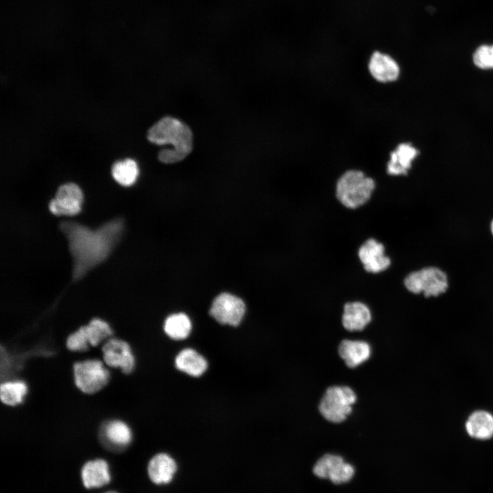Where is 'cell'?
I'll return each mask as SVG.
<instances>
[{
    "mask_svg": "<svg viewBox=\"0 0 493 493\" xmlns=\"http://www.w3.org/2000/svg\"><path fill=\"white\" fill-rule=\"evenodd\" d=\"M73 257V277L78 280L106 259L120 241L124 230L121 218H115L92 230L72 221L60 223Z\"/></svg>",
    "mask_w": 493,
    "mask_h": 493,
    "instance_id": "cell-1",
    "label": "cell"
},
{
    "mask_svg": "<svg viewBox=\"0 0 493 493\" xmlns=\"http://www.w3.org/2000/svg\"><path fill=\"white\" fill-rule=\"evenodd\" d=\"M148 140L154 144H170L173 149L161 150L158 153L160 162L170 164L187 157L192 149V134L181 121L166 116L155 123L147 132Z\"/></svg>",
    "mask_w": 493,
    "mask_h": 493,
    "instance_id": "cell-2",
    "label": "cell"
},
{
    "mask_svg": "<svg viewBox=\"0 0 493 493\" xmlns=\"http://www.w3.org/2000/svg\"><path fill=\"white\" fill-rule=\"evenodd\" d=\"M357 402L356 391L350 385L333 384L325 390L317 409L325 422L339 425L344 422L351 416Z\"/></svg>",
    "mask_w": 493,
    "mask_h": 493,
    "instance_id": "cell-3",
    "label": "cell"
},
{
    "mask_svg": "<svg viewBox=\"0 0 493 493\" xmlns=\"http://www.w3.org/2000/svg\"><path fill=\"white\" fill-rule=\"evenodd\" d=\"M375 188V181L361 170H349L336 183V195L344 207L355 209L365 204Z\"/></svg>",
    "mask_w": 493,
    "mask_h": 493,
    "instance_id": "cell-4",
    "label": "cell"
},
{
    "mask_svg": "<svg viewBox=\"0 0 493 493\" xmlns=\"http://www.w3.org/2000/svg\"><path fill=\"white\" fill-rule=\"evenodd\" d=\"M404 285L410 292L422 293L425 297L429 298L444 293L448 287V280L442 270L429 266L409 273L404 280Z\"/></svg>",
    "mask_w": 493,
    "mask_h": 493,
    "instance_id": "cell-5",
    "label": "cell"
},
{
    "mask_svg": "<svg viewBox=\"0 0 493 493\" xmlns=\"http://www.w3.org/2000/svg\"><path fill=\"white\" fill-rule=\"evenodd\" d=\"M75 384L85 393H94L101 389L108 381L109 372L97 359L86 360L75 364Z\"/></svg>",
    "mask_w": 493,
    "mask_h": 493,
    "instance_id": "cell-6",
    "label": "cell"
},
{
    "mask_svg": "<svg viewBox=\"0 0 493 493\" xmlns=\"http://www.w3.org/2000/svg\"><path fill=\"white\" fill-rule=\"evenodd\" d=\"M245 311L246 306L241 299L229 293H222L214 300L210 314L219 323L235 327L240 323Z\"/></svg>",
    "mask_w": 493,
    "mask_h": 493,
    "instance_id": "cell-7",
    "label": "cell"
},
{
    "mask_svg": "<svg viewBox=\"0 0 493 493\" xmlns=\"http://www.w3.org/2000/svg\"><path fill=\"white\" fill-rule=\"evenodd\" d=\"M82 201L81 188L74 183H66L58 188L55 198L49 203V210L57 216H73L81 211Z\"/></svg>",
    "mask_w": 493,
    "mask_h": 493,
    "instance_id": "cell-8",
    "label": "cell"
},
{
    "mask_svg": "<svg viewBox=\"0 0 493 493\" xmlns=\"http://www.w3.org/2000/svg\"><path fill=\"white\" fill-rule=\"evenodd\" d=\"M369 342L363 340L342 339L337 347L338 355L346 367L354 370L366 363L372 355Z\"/></svg>",
    "mask_w": 493,
    "mask_h": 493,
    "instance_id": "cell-9",
    "label": "cell"
},
{
    "mask_svg": "<svg viewBox=\"0 0 493 493\" xmlns=\"http://www.w3.org/2000/svg\"><path fill=\"white\" fill-rule=\"evenodd\" d=\"M102 351L107 365L120 368L125 373H129L133 370L134 357L126 342L118 339H110L105 343Z\"/></svg>",
    "mask_w": 493,
    "mask_h": 493,
    "instance_id": "cell-10",
    "label": "cell"
},
{
    "mask_svg": "<svg viewBox=\"0 0 493 493\" xmlns=\"http://www.w3.org/2000/svg\"><path fill=\"white\" fill-rule=\"evenodd\" d=\"M358 257L366 271L378 273L390 265V258L385 255L384 246L373 238L367 240L359 249Z\"/></svg>",
    "mask_w": 493,
    "mask_h": 493,
    "instance_id": "cell-11",
    "label": "cell"
},
{
    "mask_svg": "<svg viewBox=\"0 0 493 493\" xmlns=\"http://www.w3.org/2000/svg\"><path fill=\"white\" fill-rule=\"evenodd\" d=\"M368 68L372 77L381 83L394 81L400 74L397 62L389 54L380 51H375L370 55Z\"/></svg>",
    "mask_w": 493,
    "mask_h": 493,
    "instance_id": "cell-12",
    "label": "cell"
},
{
    "mask_svg": "<svg viewBox=\"0 0 493 493\" xmlns=\"http://www.w3.org/2000/svg\"><path fill=\"white\" fill-rule=\"evenodd\" d=\"M372 318L371 311L365 303L348 302L343 307L341 324L349 333L361 332L371 323Z\"/></svg>",
    "mask_w": 493,
    "mask_h": 493,
    "instance_id": "cell-13",
    "label": "cell"
},
{
    "mask_svg": "<svg viewBox=\"0 0 493 493\" xmlns=\"http://www.w3.org/2000/svg\"><path fill=\"white\" fill-rule=\"evenodd\" d=\"M419 151L411 143H401L390 154L387 173L390 175H405Z\"/></svg>",
    "mask_w": 493,
    "mask_h": 493,
    "instance_id": "cell-14",
    "label": "cell"
},
{
    "mask_svg": "<svg viewBox=\"0 0 493 493\" xmlns=\"http://www.w3.org/2000/svg\"><path fill=\"white\" fill-rule=\"evenodd\" d=\"M148 475L155 484L169 483L177 470L175 460L168 454L158 453L153 456L148 464Z\"/></svg>",
    "mask_w": 493,
    "mask_h": 493,
    "instance_id": "cell-15",
    "label": "cell"
},
{
    "mask_svg": "<svg viewBox=\"0 0 493 493\" xmlns=\"http://www.w3.org/2000/svg\"><path fill=\"white\" fill-rule=\"evenodd\" d=\"M81 475L83 484L86 488L103 486L111 479L108 464L103 459L86 462L82 466Z\"/></svg>",
    "mask_w": 493,
    "mask_h": 493,
    "instance_id": "cell-16",
    "label": "cell"
},
{
    "mask_svg": "<svg viewBox=\"0 0 493 493\" xmlns=\"http://www.w3.org/2000/svg\"><path fill=\"white\" fill-rule=\"evenodd\" d=\"M175 366L177 369L190 376L199 377L207 368L206 359L192 349L181 351L175 358Z\"/></svg>",
    "mask_w": 493,
    "mask_h": 493,
    "instance_id": "cell-17",
    "label": "cell"
},
{
    "mask_svg": "<svg viewBox=\"0 0 493 493\" xmlns=\"http://www.w3.org/2000/svg\"><path fill=\"white\" fill-rule=\"evenodd\" d=\"M466 429L472 438L490 439L493 436V416L485 411L475 412L467 420Z\"/></svg>",
    "mask_w": 493,
    "mask_h": 493,
    "instance_id": "cell-18",
    "label": "cell"
},
{
    "mask_svg": "<svg viewBox=\"0 0 493 493\" xmlns=\"http://www.w3.org/2000/svg\"><path fill=\"white\" fill-rule=\"evenodd\" d=\"M103 438L108 447L115 450L121 449L130 443L131 432L125 423L114 420L108 422L104 427Z\"/></svg>",
    "mask_w": 493,
    "mask_h": 493,
    "instance_id": "cell-19",
    "label": "cell"
},
{
    "mask_svg": "<svg viewBox=\"0 0 493 493\" xmlns=\"http://www.w3.org/2000/svg\"><path fill=\"white\" fill-rule=\"evenodd\" d=\"M192 323L184 313L170 315L164 322V330L166 335L173 340H184L190 333Z\"/></svg>",
    "mask_w": 493,
    "mask_h": 493,
    "instance_id": "cell-20",
    "label": "cell"
},
{
    "mask_svg": "<svg viewBox=\"0 0 493 493\" xmlns=\"http://www.w3.org/2000/svg\"><path fill=\"white\" fill-rule=\"evenodd\" d=\"M139 168L135 160L126 158L116 162L112 167V175L120 185L130 186L137 180Z\"/></svg>",
    "mask_w": 493,
    "mask_h": 493,
    "instance_id": "cell-21",
    "label": "cell"
},
{
    "mask_svg": "<svg viewBox=\"0 0 493 493\" xmlns=\"http://www.w3.org/2000/svg\"><path fill=\"white\" fill-rule=\"evenodd\" d=\"M27 390L26 384L21 381L3 383L0 389L1 401L8 405L19 404L22 402Z\"/></svg>",
    "mask_w": 493,
    "mask_h": 493,
    "instance_id": "cell-22",
    "label": "cell"
},
{
    "mask_svg": "<svg viewBox=\"0 0 493 493\" xmlns=\"http://www.w3.org/2000/svg\"><path fill=\"white\" fill-rule=\"evenodd\" d=\"M85 327L89 343L92 346H97L112 333L109 325L99 318L92 319Z\"/></svg>",
    "mask_w": 493,
    "mask_h": 493,
    "instance_id": "cell-23",
    "label": "cell"
},
{
    "mask_svg": "<svg viewBox=\"0 0 493 493\" xmlns=\"http://www.w3.org/2000/svg\"><path fill=\"white\" fill-rule=\"evenodd\" d=\"M342 457L327 453L320 457L313 468L314 474L322 479H329L331 472L340 463L343 462Z\"/></svg>",
    "mask_w": 493,
    "mask_h": 493,
    "instance_id": "cell-24",
    "label": "cell"
},
{
    "mask_svg": "<svg viewBox=\"0 0 493 493\" xmlns=\"http://www.w3.org/2000/svg\"><path fill=\"white\" fill-rule=\"evenodd\" d=\"M472 60L475 65L481 69H492L493 44L477 47L473 53Z\"/></svg>",
    "mask_w": 493,
    "mask_h": 493,
    "instance_id": "cell-25",
    "label": "cell"
},
{
    "mask_svg": "<svg viewBox=\"0 0 493 493\" xmlns=\"http://www.w3.org/2000/svg\"><path fill=\"white\" fill-rule=\"evenodd\" d=\"M354 472L352 465L343 461L331 472L329 479L335 484L344 483L351 479Z\"/></svg>",
    "mask_w": 493,
    "mask_h": 493,
    "instance_id": "cell-26",
    "label": "cell"
},
{
    "mask_svg": "<svg viewBox=\"0 0 493 493\" xmlns=\"http://www.w3.org/2000/svg\"><path fill=\"white\" fill-rule=\"evenodd\" d=\"M90 344L85 326L71 334L66 341L67 347L71 351H85Z\"/></svg>",
    "mask_w": 493,
    "mask_h": 493,
    "instance_id": "cell-27",
    "label": "cell"
},
{
    "mask_svg": "<svg viewBox=\"0 0 493 493\" xmlns=\"http://www.w3.org/2000/svg\"><path fill=\"white\" fill-rule=\"evenodd\" d=\"M490 231L492 233V235L493 236V219L490 223Z\"/></svg>",
    "mask_w": 493,
    "mask_h": 493,
    "instance_id": "cell-28",
    "label": "cell"
},
{
    "mask_svg": "<svg viewBox=\"0 0 493 493\" xmlns=\"http://www.w3.org/2000/svg\"><path fill=\"white\" fill-rule=\"evenodd\" d=\"M104 493H118V492H115V491H108V492H104Z\"/></svg>",
    "mask_w": 493,
    "mask_h": 493,
    "instance_id": "cell-29",
    "label": "cell"
}]
</instances>
